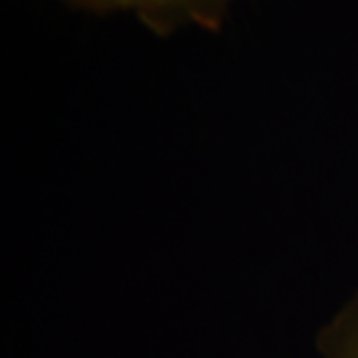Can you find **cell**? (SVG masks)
<instances>
[{
	"instance_id": "1",
	"label": "cell",
	"mask_w": 358,
	"mask_h": 358,
	"mask_svg": "<svg viewBox=\"0 0 358 358\" xmlns=\"http://www.w3.org/2000/svg\"><path fill=\"white\" fill-rule=\"evenodd\" d=\"M74 8L98 14H129L157 36L181 28L217 32L229 13L231 0H66Z\"/></svg>"
},
{
	"instance_id": "2",
	"label": "cell",
	"mask_w": 358,
	"mask_h": 358,
	"mask_svg": "<svg viewBox=\"0 0 358 358\" xmlns=\"http://www.w3.org/2000/svg\"><path fill=\"white\" fill-rule=\"evenodd\" d=\"M317 352L319 358H358V291L320 327Z\"/></svg>"
}]
</instances>
